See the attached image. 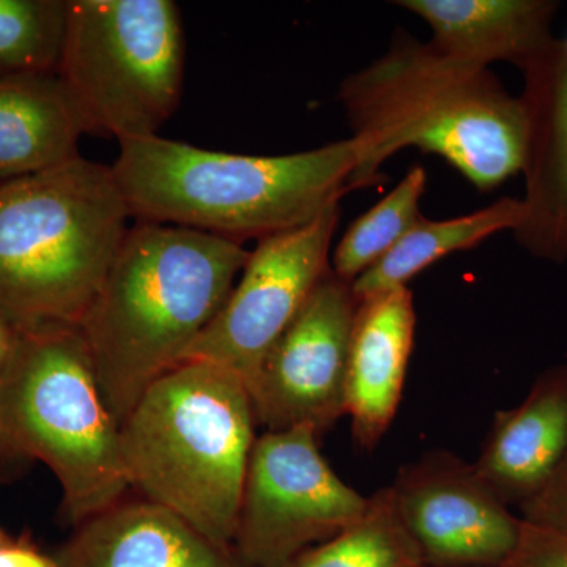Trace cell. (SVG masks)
Here are the masks:
<instances>
[{"label":"cell","mask_w":567,"mask_h":567,"mask_svg":"<svg viewBox=\"0 0 567 567\" xmlns=\"http://www.w3.org/2000/svg\"><path fill=\"white\" fill-rule=\"evenodd\" d=\"M352 126L354 189L379 183L380 167L404 148L435 153L481 192L524 171L528 117L486 66L447 58L431 41L398 32L385 54L341 82Z\"/></svg>","instance_id":"cell-1"},{"label":"cell","mask_w":567,"mask_h":567,"mask_svg":"<svg viewBox=\"0 0 567 567\" xmlns=\"http://www.w3.org/2000/svg\"><path fill=\"white\" fill-rule=\"evenodd\" d=\"M248 256L237 241L186 227H130L78 327L118 424L155 380L182 363L221 311Z\"/></svg>","instance_id":"cell-2"},{"label":"cell","mask_w":567,"mask_h":567,"mask_svg":"<svg viewBox=\"0 0 567 567\" xmlns=\"http://www.w3.org/2000/svg\"><path fill=\"white\" fill-rule=\"evenodd\" d=\"M118 144L111 171L133 219L241 245L303 226L354 192L352 137L275 156L208 151L159 134Z\"/></svg>","instance_id":"cell-3"},{"label":"cell","mask_w":567,"mask_h":567,"mask_svg":"<svg viewBox=\"0 0 567 567\" xmlns=\"http://www.w3.org/2000/svg\"><path fill=\"white\" fill-rule=\"evenodd\" d=\"M256 424L240 377L183 361L144 391L121 424L126 483L234 550Z\"/></svg>","instance_id":"cell-4"},{"label":"cell","mask_w":567,"mask_h":567,"mask_svg":"<svg viewBox=\"0 0 567 567\" xmlns=\"http://www.w3.org/2000/svg\"><path fill=\"white\" fill-rule=\"evenodd\" d=\"M133 219L111 167L78 156L0 185V312L80 327Z\"/></svg>","instance_id":"cell-5"},{"label":"cell","mask_w":567,"mask_h":567,"mask_svg":"<svg viewBox=\"0 0 567 567\" xmlns=\"http://www.w3.org/2000/svg\"><path fill=\"white\" fill-rule=\"evenodd\" d=\"M0 457L47 465L73 527L125 498L121 424L80 328H17L0 382Z\"/></svg>","instance_id":"cell-6"},{"label":"cell","mask_w":567,"mask_h":567,"mask_svg":"<svg viewBox=\"0 0 567 567\" xmlns=\"http://www.w3.org/2000/svg\"><path fill=\"white\" fill-rule=\"evenodd\" d=\"M185 50L173 0H69L58 76L87 134L142 140L177 111Z\"/></svg>","instance_id":"cell-7"},{"label":"cell","mask_w":567,"mask_h":567,"mask_svg":"<svg viewBox=\"0 0 567 567\" xmlns=\"http://www.w3.org/2000/svg\"><path fill=\"white\" fill-rule=\"evenodd\" d=\"M317 440L311 427L257 436L234 539L246 567H290L368 509L369 498L336 475Z\"/></svg>","instance_id":"cell-8"},{"label":"cell","mask_w":567,"mask_h":567,"mask_svg":"<svg viewBox=\"0 0 567 567\" xmlns=\"http://www.w3.org/2000/svg\"><path fill=\"white\" fill-rule=\"evenodd\" d=\"M339 216L334 204L303 226L257 241L221 311L183 361L221 365L251 385L271 347L330 270Z\"/></svg>","instance_id":"cell-9"},{"label":"cell","mask_w":567,"mask_h":567,"mask_svg":"<svg viewBox=\"0 0 567 567\" xmlns=\"http://www.w3.org/2000/svg\"><path fill=\"white\" fill-rule=\"evenodd\" d=\"M352 284L328 270L248 386L265 432L322 434L347 415V361L358 309Z\"/></svg>","instance_id":"cell-10"},{"label":"cell","mask_w":567,"mask_h":567,"mask_svg":"<svg viewBox=\"0 0 567 567\" xmlns=\"http://www.w3.org/2000/svg\"><path fill=\"white\" fill-rule=\"evenodd\" d=\"M390 487L427 567H503L517 548L522 517L453 454L405 465Z\"/></svg>","instance_id":"cell-11"},{"label":"cell","mask_w":567,"mask_h":567,"mask_svg":"<svg viewBox=\"0 0 567 567\" xmlns=\"http://www.w3.org/2000/svg\"><path fill=\"white\" fill-rule=\"evenodd\" d=\"M528 117L525 219L514 230L520 248L547 262L567 260V37L548 44L522 71Z\"/></svg>","instance_id":"cell-12"},{"label":"cell","mask_w":567,"mask_h":567,"mask_svg":"<svg viewBox=\"0 0 567 567\" xmlns=\"http://www.w3.org/2000/svg\"><path fill=\"white\" fill-rule=\"evenodd\" d=\"M55 567H246L166 507L140 498L115 503L74 527Z\"/></svg>","instance_id":"cell-13"},{"label":"cell","mask_w":567,"mask_h":567,"mask_svg":"<svg viewBox=\"0 0 567 567\" xmlns=\"http://www.w3.org/2000/svg\"><path fill=\"white\" fill-rule=\"evenodd\" d=\"M358 301L347 361V415L357 445L371 451L401 404L416 311L409 286Z\"/></svg>","instance_id":"cell-14"},{"label":"cell","mask_w":567,"mask_h":567,"mask_svg":"<svg viewBox=\"0 0 567 567\" xmlns=\"http://www.w3.org/2000/svg\"><path fill=\"white\" fill-rule=\"evenodd\" d=\"M566 456L567 363L544 371L520 404L496 413L475 470L505 505L522 507Z\"/></svg>","instance_id":"cell-15"},{"label":"cell","mask_w":567,"mask_h":567,"mask_svg":"<svg viewBox=\"0 0 567 567\" xmlns=\"http://www.w3.org/2000/svg\"><path fill=\"white\" fill-rule=\"evenodd\" d=\"M431 28L436 50L472 65L506 62L524 71L554 41V0H399Z\"/></svg>","instance_id":"cell-16"},{"label":"cell","mask_w":567,"mask_h":567,"mask_svg":"<svg viewBox=\"0 0 567 567\" xmlns=\"http://www.w3.org/2000/svg\"><path fill=\"white\" fill-rule=\"evenodd\" d=\"M84 134L58 73H0V185L78 158Z\"/></svg>","instance_id":"cell-17"},{"label":"cell","mask_w":567,"mask_h":567,"mask_svg":"<svg viewBox=\"0 0 567 567\" xmlns=\"http://www.w3.org/2000/svg\"><path fill=\"white\" fill-rule=\"evenodd\" d=\"M524 219L525 205L517 197H502L486 208L451 219L420 216L394 249L352 282L354 297L364 300L406 287L443 257L475 248L503 230L514 233Z\"/></svg>","instance_id":"cell-18"},{"label":"cell","mask_w":567,"mask_h":567,"mask_svg":"<svg viewBox=\"0 0 567 567\" xmlns=\"http://www.w3.org/2000/svg\"><path fill=\"white\" fill-rule=\"evenodd\" d=\"M290 567H427L409 535L391 487L369 496L368 509L338 536L301 555Z\"/></svg>","instance_id":"cell-19"},{"label":"cell","mask_w":567,"mask_h":567,"mask_svg":"<svg viewBox=\"0 0 567 567\" xmlns=\"http://www.w3.org/2000/svg\"><path fill=\"white\" fill-rule=\"evenodd\" d=\"M424 167L415 166L371 210L354 219L331 257V270L352 284L383 259L420 219L425 192Z\"/></svg>","instance_id":"cell-20"},{"label":"cell","mask_w":567,"mask_h":567,"mask_svg":"<svg viewBox=\"0 0 567 567\" xmlns=\"http://www.w3.org/2000/svg\"><path fill=\"white\" fill-rule=\"evenodd\" d=\"M69 0H0V73H58Z\"/></svg>","instance_id":"cell-21"},{"label":"cell","mask_w":567,"mask_h":567,"mask_svg":"<svg viewBox=\"0 0 567 567\" xmlns=\"http://www.w3.org/2000/svg\"><path fill=\"white\" fill-rule=\"evenodd\" d=\"M503 567H567V535L524 522L517 548Z\"/></svg>","instance_id":"cell-22"},{"label":"cell","mask_w":567,"mask_h":567,"mask_svg":"<svg viewBox=\"0 0 567 567\" xmlns=\"http://www.w3.org/2000/svg\"><path fill=\"white\" fill-rule=\"evenodd\" d=\"M522 520L567 535V456L547 486L520 507Z\"/></svg>","instance_id":"cell-23"},{"label":"cell","mask_w":567,"mask_h":567,"mask_svg":"<svg viewBox=\"0 0 567 567\" xmlns=\"http://www.w3.org/2000/svg\"><path fill=\"white\" fill-rule=\"evenodd\" d=\"M0 567H55L54 559L24 544H3Z\"/></svg>","instance_id":"cell-24"},{"label":"cell","mask_w":567,"mask_h":567,"mask_svg":"<svg viewBox=\"0 0 567 567\" xmlns=\"http://www.w3.org/2000/svg\"><path fill=\"white\" fill-rule=\"evenodd\" d=\"M14 338H17V328L0 312V382L13 352Z\"/></svg>","instance_id":"cell-25"},{"label":"cell","mask_w":567,"mask_h":567,"mask_svg":"<svg viewBox=\"0 0 567 567\" xmlns=\"http://www.w3.org/2000/svg\"><path fill=\"white\" fill-rule=\"evenodd\" d=\"M3 544H6V539H3V536L0 535V548L3 547Z\"/></svg>","instance_id":"cell-26"}]
</instances>
